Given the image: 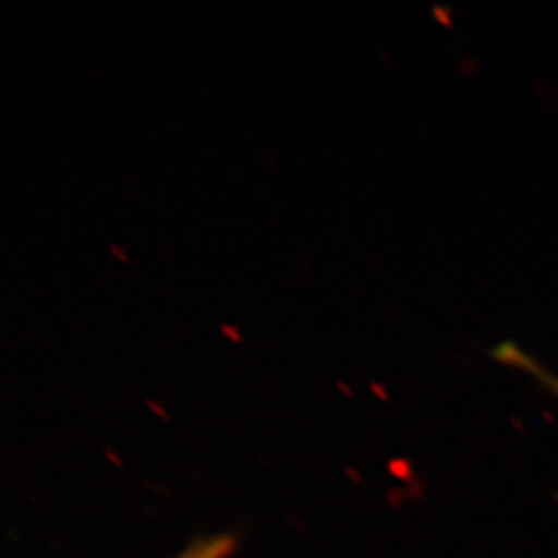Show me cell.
<instances>
[{"label":"cell","instance_id":"obj_1","mask_svg":"<svg viewBox=\"0 0 558 558\" xmlns=\"http://www.w3.org/2000/svg\"><path fill=\"white\" fill-rule=\"evenodd\" d=\"M492 354L496 356V360L502 362V364L510 365V367H515V369L522 371V373L530 374V376L537 379L538 384L558 396L557 374L549 373L538 360L533 359L532 354L526 353V351L519 348L517 343H499V345L492 351Z\"/></svg>","mask_w":558,"mask_h":558},{"label":"cell","instance_id":"obj_2","mask_svg":"<svg viewBox=\"0 0 558 558\" xmlns=\"http://www.w3.org/2000/svg\"><path fill=\"white\" fill-rule=\"evenodd\" d=\"M238 535L235 533H216L197 537L181 549L174 558H232L239 549Z\"/></svg>","mask_w":558,"mask_h":558},{"label":"cell","instance_id":"obj_3","mask_svg":"<svg viewBox=\"0 0 558 558\" xmlns=\"http://www.w3.org/2000/svg\"><path fill=\"white\" fill-rule=\"evenodd\" d=\"M221 331L227 335V337L233 338V340H239L238 327L232 326V324H221Z\"/></svg>","mask_w":558,"mask_h":558},{"label":"cell","instance_id":"obj_4","mask_svg":"<svg viewBox=\"0 0 558 558\" xmlns=\"http://www.w3.org/2000/svg\"><path fill=\"white\" fill-rule=\"evenodd\" d=\"M109 250H111V252L114 253V255H118L122 263H129V260H126L125 255H123L122 250L118 248L117 244H111V246H109Z\"/></svg>","mask_w":558,"mask_h":558}]
</instances>
